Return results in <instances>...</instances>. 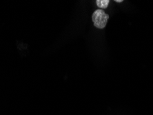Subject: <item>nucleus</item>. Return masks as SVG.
Returning a JSON list of instances; mask_svg holds the SVG:
<instances>
[{
	"label": "nucleus",
	"instance_id": "3",
	"mask_svg": "<svg viewBox=\"0 0 153 115\" xmlns=\"http://www.w3.org/2000/svg\"><path fill=\"white\" fill-rule=\"evenodd\" d=\"M115 2H117V3H121V2H123V0H115Z\"/></svg>",
	"mask_w": 153,
	"mask_h": 115
},
{
	"label": "nucleus",
	"instance_id": "2",
	"mask_svg": "<svg viewBox=\"0 0 153 115\" xmlns=\"http://www.w3.org/2000/svg\"><path fill=\"white\" fill-rule=\"evenodd\" d=\"M96 3L99 8L102 9H105L107 8L108 6L110 1L109 0H97L96 1Z\"/></svg>",
	"mask_w": 153,
	"mask_h": 115
},
{
	"label": "nucleus",
	"instance_id": "1",
	"mask_svg": "<svg viewBox=\"0 0 153 115\" xmlns=\"http://www.w3.org/2000/svg\"><path fill=\"white\" fill-rule=\"evenodd\" d=\"M108 19L109 15L106 14L102 9H97L92 15L94 26L100 29H103L105 28Z\"/></svg>",
	"mask_w": 153,
	"mask_h": 115
}]
</instances>
